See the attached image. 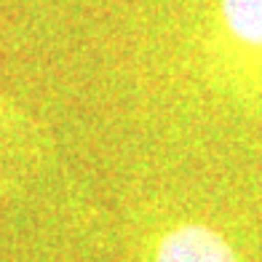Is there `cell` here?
Instances as JSON below:
<instances>
[{
  "mask_svg": "<svg viewBox=\"0 0 262 262\" xmlns=\"http://www.w3.org/2000/svg\"><path fill=\"white\" fill-rule=\"evenodd\" d=\"M195 43L209 86L262 110V0H209Z\"/></svg>",
  "mask_w": 262,
  "mask_h": 262,
  "instance_id": "1",
  "label": "cell"
},
{
  "mask_svg": "<svg viewBox=\"0 0 262 262\" xmlns=\"http://www.w3.org/2000/svg\"><path fill=\"white\" fill-rule=\"evenodd\" d=\"M145 262H241L222 233L204 222L182 220L145 238Z\"/></svg>",
  "mask_w": 262,
  "mask_h": 262,
  "instance_id": "2",
  "label": "cell"
}]
</instances>
